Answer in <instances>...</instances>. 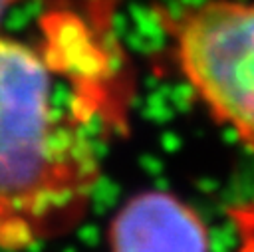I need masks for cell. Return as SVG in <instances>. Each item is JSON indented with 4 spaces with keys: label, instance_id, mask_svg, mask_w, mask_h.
Masks as SVG:
<instances>
[{
    "label": "cell",
    "instance_id": "6da1fadb",
    "mask_svg": "<svg viewBox=\"0 0 254 252\" xmlns=\"http://www.w3.org/2000/svg\"><path fill=\"white\" fill-rule=\"evenodd\" d=\"M99 175L83 121L56 97L48 58L0 36V248L26 250L69 232Z\"/></svg>",
    "mask_w": 254,
    "mask_h": 252
},
{
    "label": "cell",
    "instance_id": "7a4b0ae2",
    "mask_svg": "<svg viewBox=\"0 0 254 252\" xmlns=\"http://www.w3.org/2000/svg\"><path fill=\"white\" fill-rule=\"evenodd\" d=\"M181 77L208 115L254 151V2L200 0L171 20Z\"/></svg>",
    "mask_w": 254,
    "mask_h": 252
},
{
    "label": "cell",
    "instance_id": "3957f363",
    "mask_svg": "<svg viewBox=\"0 0 254 252\" xmlns=\"http://www.w3.org/2000/svg\"><path fill=\"white\" fill-rule=\"evenodd\" d=\"M109 252H210L202 216L167 190H143L113 214Z\"/></svg>",
    "mask_w": 254,
    "mask_h": 252
},
{
    "label": "cell",
    "instance_id": "277c9868",
    "mask_svg": "<svg viewBox=\"0 0 254 252\" xmlns=\"http://www.w3.org/2000/svg\"><path fill=\"white\" fill-rule=\"evenodd\" d=\"M20 0H0V22H2V18L6 16V12L14 6V4H18Z\"/></svg>",
    "mask_w": 254,
    "mask_h": 252
}]
</instances>
